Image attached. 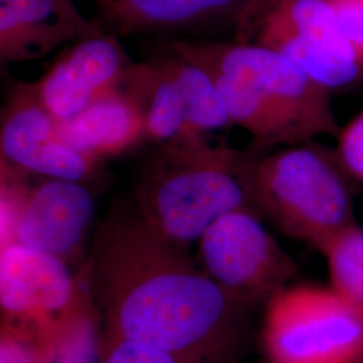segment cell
<instances>
[{
  "mask_svg": "<svg viewBox=\"0 0 363 363\" xmlns=\"http://www.w3.org/2000/svg\"><path fill=\"white\" fill-rule=\"evenodd\" d=\"M337 155L354 181L363 183V109L340 127L337 138Z\"/></svg>",
  "mask_w": 363,
  "mask_h": 363,
  "instance_id": "ffe728a7",
  "label": "cell"
},
{
  "mask_svg": "<svg viewBox=\"0 0 363 363\" xmlns=\"http://www.w3.org/2000/svg\"><path fill=\"white\" fill-rule=\"evenodd\" d=\"M139 105L145 143L163 144L189 136L181 89L160 55L130 64L121 82Z\"/></svg>",
  "mask_w": 363,
  "mask_h": 363,
  "instance_id": "5bb4252c",
  "label": "cell"
},
{
  "mask_svg": "<svg viewBox=\"0 0 363 363\" xmlns=\"http://www.w3.org/2000/svg\"><path fill=\"white\" fill-rule=\"evenodd\" d=\"M70 264L22 244L0 247L1 318L35 325L64 337L93 306Z\"/></svg>",
  "mask_w": 363,
  "mask_h": 363,
  "instance_id": "ba28073f",
  "label": "cell"
},
{
  "mask_svg": "<svg viewBox=\"0 0 363 363\" xmlns=\"http://www.w3.org/2000/svg\"><path fill=\"white\" fill-rule=\"evenodd\" d=\"M262 308L264 363H363V313L331 286L292 283Z\"/></svg>",
  "mask_w": 363,
  "mask_h": 363,
  "instance_id": "277c9868",
  "label": "cell"
},
{
  "mask_svg": "<svg viewBox=\"0 0 363 363\" xmlns=\"http://www.w3.org/2000/svg\"><path fill=\"white\" fill-rule=\"evenodd\" d=\"M253 206L286 237L322 252L355 222L350 174L335 148L315 140L269 151L247 148Z\"/></svg>",
  "mask_w": 363,
  "mask_h": 363,
  "instance_id": "3957f363",
  "label": "cell"
},
{
  "mask_svg": "<svg viewBox=\"0 0 363 363\" xmlns=\"http://www.w3.org/2000/svg\"><path fill=\"white\" fill-rule=\"evenodd\" d=\"M1 247L22 244L73 262L96 211L85 183L33 175L1 162Z\"/></svg>",
  "mask_w": 363,
  "mask_h": 363,
  "instance_id": "8992f818",
  "label": "cell"
},
{
  "mask_svg": "<svg viewBox=\"0 0 363 363\" xmlns=\"http://www.w3.org/2000/svg\"><path fill=\"white\" fill-rule=\"evenodd\" d=\"M337 26L363 65V0H330Z\"/></svg>",
  "mask_w": 363,
  "mask_h": 363,
  "instance_id": "44dd1931",
  "label": "cell"
},
{
  "mask_svg": "<svg viewBox=\"0 0 363 363\" xmlns=\"http://www.w3.org/2000/svg\"><path fill=\"white\" fill-rule=\"evenodd\" d=\"M100 363H193L174 354L151 350L101 334Z\"/></svg>",
  "mask_w": 363,
  "mask_h": 363,
  "instance_id": "d6986e66",
  "label": "cell"
},
{
  "mask_svg": "<svg viewBox=\"0 0 363 363\" xmlns=\"http://www.w3.org/2000/svg\"><path fill=\"white\" fill-rule=\"evenodd\" d=\"M169 48L198 65L245 79L301 143L319 136L337 138L340 125L331 89L284 55L257 45L217 39H172Z\"/></svg>",
  "mask_w": 363,
  "mask_h": 363,
  "instance_id": "5b68a950",
  "label": "cell"
},
{
  "mask_svg": "<svg viewBox=\"0 0 363 363\" xmlns=\"http://www.w3.org/2000/svg\"><path fill=\"white\" fill-rule=\"evenodd\" d=\"M100 354L101 323L93 303L69 328L52 363H100Z\"/></svg>",
  "mask_w": 363,
  "mask_h": 363,
  "instance_id": "ac0fdd59",
  "label": "cell"
},
{
  "mask_svg": "<svg viewBox=\"0 0 363 363\" xmlns=\"http://www.w3.org/2000/svg\"><path fill=\"white\" fill-rule=\"evenodd\" d=\"M245 159L247 148L213 145L206 135L156 144L135 172L130 201L156 234L189 250L222 216L257 211L245 181Z\"/></svg>",
  "mask_w": 363,
  "mask_h": 363,
  "instance_id": "7a4b0ae2",
  "label": "cell"
},
{
  "mask_svg": "<svg viewBox=\"0 0 363 363\" xmlns=\"http://www.w3.org/2000/svg\"><path fill=\"white\" fill-rule=\"evenodd\" d=\"M58 123L33 82L16 84L1 111V162L37 177L91 182L101 162L62 140Z\"/></svg>",
  "mask_w": 363,
  "mask_h": 363,
  "instance_id": "9c48e42d",
  "label": "cell"
},
{
  "mask_svg": "<svg viewBox=\"0 0 363 363\" xmlns=\"http://www.w3.org/2000/svg\"><path fill=\"white\" fill-rule=\"evenodd\" d=\"M74 0H0V62L40 60L57 48L103 33Z\"/></svg>",
  "mask_w": 363,
  "mask_h": 363,
  "instance_id": "7c38bea8",
  "label": "cell"
},
{
  "mask_svg": "<svg viewBox=\"0 0 363 363\" xmlns=\"http://www.w3.org/2000/svg\"><path fill=\"white\" fill-rule=\"evenodd\" d=\"M262 363H264V362H262Z\"/></svg>",
  "mask_w": 363,
  "mask_h": 363,
  "instance_id": "7402d4cb",
  "label": "cell"
},
{
  "mask_svg": "<svg viewBox=\"0 0 363 363\" xmlns=\"http://www.w3.org/2000/svg\"><path fill=\"white\" fill-rule=\"evenodd\" d=\"M253 0H96L93 22L115 35H234Z\"/></svg>",
  "mask_w": 363,
  "mask_h": 363,
  "instance_id": "30bf717a",
  "label": "cell"
},
{
  "mask_svg": "<svg viewBox=\"0 0 363 363\" xmlns=\"http://www.w3.org/2000/svg\"><path fill=\"white\" fill-rule=\"evenodd\" d=\"M58 130L66 143L101 163L145 143L140 108L123 85L93 101L77 116L60 121Z\"/></svg>",
  "mask_w": 363,
  "mask_h": 363,
  "instance_id": "4fadbf2b",
  "label": "cell"
},
{
  "mask_svg": "<svg viewBox=\"0 0 363 363\" xmlns=\"http://www.w3.org/2000/svg\"><path fill=\"white\" fill-rule=\"evenodd\" d=\"M330 284L363 313V228L357 223L337 233L320 252Z\"/></svg>",
  "mask_w": 363,
  "mask_h": 363,
  "instance_id": "2e32d148",
  "label": "cell"
},
{
  "mask_svg": "<svg viewBox=\"0 0 363 363\" xmlns=\"http://www.w3.org/2000/svg\"><path fill=\"white\" fill-rule=\"evenodd\" d=\"M252 208L222 216L199 238L196 262L230 298L250 311L292 284L298 265Z\"/></svg>",
  "mask_w": 363,
  "mask_h": 363,
  "instance_id": "52a82bcc",
  "label": "cell"
},
{
  "mask_svg": "<svg viewBox=\"0 0 363 363\" xmlns=\"http://www.w3.org/2000/svg\"><path fill=\"white\" fill-rule=\"evenodd\" d=\"M81 277L104 337L193 363H234L247 347L252 311L156 234L130 199L97 226Z\"/></svg>",
  "mask_w": 363,
  "mask_h": 363,
  "instance_id": "6da1fadb",
  "label": "cell"
},
{
  "mask_svg": "<svg viewBox=\"0 0 363 363\" xmlns=\"http://www.w3.org/2000/svg\"><path fill=\"white\" fill-rule=\"evenodd\" d=\"M130 64L117 35L103 31L73 42L33 85L52 116L66 121L117 89Z\"/></svg>",
  "mask_w": 363,
  "mask_h": 363,
  "instance_id": "8fae6325",
  "label": "cell"
},
{
  "mask_svg": "<svg viewBox=\"0 0 363 363\" xmlns=\"http://www.w3.org/2000/svg\"><path fill=\"white\" fill-rule=\"evenodd\" d=\"M179 85L187 111L189 135H208L233 125L211 73L171 50L159 54Z\"/></svg>",
  "mask_w": 363,
  "mask_h": 363,
  "instance_id": "9a60e30c",
  "label": "cell"
},
{
  "mask_svg": "<svg viewBox=\"0 0 363 363\" xmlns=\"http://www.w3.org/2000/svg\"><path fill=\"white\" fill-rule=\"evenodd\" d=\"M64 337L35 325L1 318L0 363H52Z\"/></svg>",
  "mask_w": 363,
  "mask_h": 363,
  "instance_id": "e0dca14e",
  "label": "cell"
}]
</instances>
